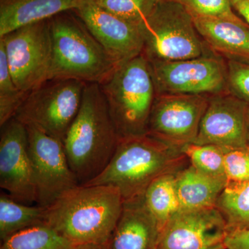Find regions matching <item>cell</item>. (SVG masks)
Listing matches in <instances>:
<instances>
[{
    "label": "cell",
    "mask_w": 249,
    "mask_h": 249,
    "mask_svg": "<svg viewBox=\"0 0 249 249\" xmlns=\"http://www.w3.org/2000/svg\"><path fill=\"white\" fill-rule=\"evenodd\" d=\"M121 138L98 83H87L81 106L62 141L70 168L80 185L106 168Z\"/></svg>",
    "instance_id": "obj_1"
},
{
    "label": "cell",
    "mask_w": 249,
    "mask_h": 249,
    "mask_svg": "<svg viewBox=\"0 0 249 249\" xmlns=\"http://www.w3.org/2000/svg\"><path fill=\"white\" fill-rule=\"evenodd\" d=\"M124 202L115 187L79 185L47 208V224L73 245H107Z\"/></svg>",
    "instance_id": "obj_2"
},
{
    "label": "cell",
    "mask_w": 249,
    "mask_h": 249,
    "mask_svg": "<svg viewBox=\"0 0 249 249\" xmlns=\"http://www.w3.org/2000/svg\"><path fill=\"white\" fill-rule=\"evenodd\" d=\"M189 163L182 150L147 134L121 139L106 168L84 185L115 187L124 201L130 200L143 196L155 178L178 173Z\"/></svg>",
    "instance_id": "obj_3"
},
{
    "label": "cell",
    "mask_w": 249,
    "mask_h": 249,
    "mask_svg": "<svg viewBox=\"0 0 249 249\" xmlns=\"http://www.w3.org/2000/svg\"><path fill=\"white\" fill-rule=\"evenodd\" d=\"M59 15L49 19L53 46L49 80H76L101 84L120 64L81 21Z\"/></svg>",
    "instance_id": "obj_4"
},
{
    "label": "cell",
    "mask_w": 249,
    "mask_h": 249,
    "mask_svg": "<svg viewBox=\"0 0 249 249\" xmlns=\"http://www.w3.org/2000/svg\"><path fill=\"white\" fill-rule=\"evenodd\" d=\"M99 85L121 139L147 134L156 90L145 55L118 65Z\"/></svg>",
    "instance_id": "obj_5"
},
{
    "label": "cell",
    "mask_w": 249,
    "mask_h": 249,
    "mask_svg": "<svg viewBox=\"0 0 249 249\" xmlns=\"http://www.w3.org/2000/svg\"><path fill=\"white\" fill-rule=\"evenodd\" d=\"M148 60L176 61L212 53L196 30L191 14L182 5L159 0L139 25Z\"/></svg>",
    "instance_id": "obj_6"
},
{
    "label": "cell",
    "mask_w": 249,
    "mask_h": 249,
    "mask_svg": "<svg viewBox=\"0 0 249 249\" xmlns=\"http://www.w3.org/2000/svg\"><path fill=\"white\" fill-rule=\"evenodd\" d=\"M86 84L76 80H49L28 93L14 117L62 142L79 111Z\"/></svg>",
    "instance_id": "obj_7"
},
{
    "label": "cell",
    "mask_w": 249,
    "mask_h": 249,
    "mask_svg": "<svg viewBox=\"0 0 249 249\" xmlns=\"http://www.w3.org/2000/svg\"><path fill=\"white\" fill-rule=\"evenodd\" d=\"M0 41L18 89L29 93L50 79L53 46L49 19L16 29Z\"/></svg>",
    "instance_id": "obj_8"
},
{
    "label": "cell",
    "mask_w": 249,
    "mask_h": 249,
    "mask_svg": "<svg viewBox=\"0 0 249 249\" xmlns=\"http://www.w3.org/2000/svg\"><path fill=\"white\" fill-rule=\"evenodd\" d=\"M148 62L156 94L211 96L229 91L227 60L213 52L188 60Z\"/></svg>",
    "instance_id": "obj_9"
},
{
    "label": "cell",
    "mask_w": 249,
    "mask_h": 249,
    "mask_svg": "<svg viewBox=\"0 0 249 249\" xmlns=\"http://www.w3.org/2000/svg\"><path fill=\"white\" fill-rule=\"evenodd\" d=\"M209 96L181 93L156 94L147 125V135L180 150L193 143L209 104Z\"/></svg>",
    "instance_id": "obj_10"
},
{
    "label": "cell",
    "mask_w": 249,
    "mask_h": 249,
    "mask_svg": "<svg viewBox=\"0 0 249 249\" xmlns=\"http://www.w3.org/2000/svg\"><path fill=\"white\" fill-rule=\"evenodd\" d=\"M35 176L36 204L46 209L79 186L70 168L63 143L31 124H25Z\"/></svg>",
    "instance_id": "obj_11"
},
{
    "label": "cell",
    "mask_w": 249,
    "mask_h": 249,
    "mask_svg": "<svg viewBox=\"0 0 249 249\" xmlns=\"http://www.w3.org/2000/svg\"><path fill=\"white\" fill-rule=\"evenodd\" d=\"M229 232L216 206L179 209L162 229L157 249H227Z\"/></svg>",
    "instance_id": "obj_12"
},
{
    "label": "cell",
    "mask_w": 249,
    "mask_h": 249,
    "mask_svg": "<svg viewBox=\"0 0 249 249\" xmlns=\"http://www.w3.org/2000/svg\"><path fill=\"white\" fill-rule=\"evenodd\" d=\"M1 129L0 187L15 200L36 204L35 176L27 127L14 117Z\"/></svg>",
    "instance_id": "obj_13"
},
{
    "label": "cell",
    "mask_w": 249,
    "mask_h": 249,
    "mask_svg": "<svg viewBox=\"0 0 249 249\" xmlns=\"http://www.w3.org/2000/svg\"><path fill=\"white\" fill-rule=\"evenodd\" d=\"M249 106L229 91L211 95L193 143L246 148Z\"/></svg>",
    "instance_id": "obj_14"
},
{
    "label": "cell",
    "mask_w": 249,
    "mask_h": 249,
    "mask_svg": "<svg viewBox=\"0 0 249 249\" xmlns=\"http://www.w3.org/2000/svg\"><path fill=\"white\" fill-rule=\"evenodd\" d=\"M72 11L118 63L143 52V38L139 27L106 11L96 0H76Z\"/></svg>",
    "instance_id": "obj_15"
},
{
    "label": "cell",
    "mask_w": 249,
    "mask_h": 249,
    "mask_svg": "<svg viewBox=\"0 0 249 249\" xmlns=\"http://www.w3.org/2000/svg\"><path fill=\"white\" fill-rule=\"evenodd\" d=\"M161 230L143 196L124 201L108 249H157Z\"/></svg>",
    "instance_id": "obj_16"
},
{
    "label": "cell",
    "mask_w": 249,
    "mask_h": 249,
    "mask_svg": "<svg viewBox=\"0 0 249 249\" xmlns=\"http://www.w3.org/2000/svg\"><path fill=\"white\" fill-rule=\"evenodd\" d=\"M191 16L196 30L213 53L226 60L249 62V27L243 19Z\"/></svg>",
    "instance_id": "obj_17"
},
{
    "label": "cell",
    "mask_w": 249,
    "mask_h": 249,
    "mask_svg": "<svg viewBox=\"0 0 249 249\" xmlns=\"http://www.w3.org/2000/svg\"><path fill=\"white\" fill-rule=\"evenodd\" d=\"M76 0H0V37L72 11Z\"/></svg>",
    "instance_id": "obj_18"
},
{
    "label": "cell",
    "mask_w": 249,
    "mask_h": 249,
    "mask_svg": "<svg viewBox=\"0 0 249 249\" xmlns=\"http://www.w3.org/2000/svg\"><path fill=\"white\" fill-rule=\"evenodd\" d=\"M227 183L200 173L190 163L175 175L180 209L214 207Z\"/></svg>",
    "instance_id": "obj_19"
},
{
    "label": "cell",
    "mask_w": 249,
    "mask_h": 249,
    "mask_svg": "<svg viewBox=\"0 0 249 249\" xmlns=\"http://www.w3.org/2000/svg\"><path fill=\"white\" fill-rule=\"evenodd\" d=\"M47 224V209L36 204H23L6 193L0 196L1 240L29 228Z\"/></svg>",
    "instance_id": "obj_20"
},
{
    "label": "cell",
    "mask_w": 249,
    "mask_h": 249,
    "mask_svg": "<svg viewBox=\"0 0 249 249\" xmlns=\"http://www.w3.org/2000/svg\"><path fill=\"white\" fill-rule=\"evenodd\" d=\"M176 174L160 175L147 186L143 194L147 209L156 218L161 229L180 209L175 185Z\"/></svg>",
    "instance_id": "obj_21"
},
{
    "label": "cell",
    "mask_w": 249,
    "mask_h": 249,
    "mask_svg": "<svg viewBox=\"0 0 249 249\" xmlns=\"http://www.w3.org/2000/svg\"><path fill=\"white\" fill-rule=\"evenodd\" d=\"M215 206L225 218L229 231L249 227V181H228Z\"/></svg>",
    "instance_id": "obj_22"
},
{
    "label": "cell",
    "mask_w": 249,
    "mask_h": 249,
    "mask_svg": "<svg viewBox=\"0 0 249 249\" xmlns=\"http://www.w3.org/2000/svg\"><path fill=\"white\" fill-rule=\"evenodd\" d=\"M73 244L47 224L24 229L1 241L0 249H71Z\"/></svg>",
    "instance_id": "obj_23"
},
{
    "label": "cell",
    "mask_w": 249,
    "mask_h": 249,
    "mask_svg": "<svg viewBox=\"0 0 249 249\" xmlns=\"http://www.w3.org/2000/svg\"><path fill=\"white\" fill-rule=\"evenodd\" d=\"M181 150L198 171L210 178L228 182L224 164L227 150L217 145L191 143Z\"/></svg>",
    "instance_id": "obj_24"
},
{
    "label": "cell",
    "mask_w": 249,
    "mask_h": 249,
    "mask_svg": "<svg viewBox=\"0 0 249 249\" xmlns=\"http://www.w3.org/2000/svg\"><path fill=\"white\" fill-rule=\"evenodd\" d=\"M28 93L18 89L11 76L4 44L0 41V126L14 117Z\"/></svg>",
    "instance_id": "obj_25"
},
{
    "label": "cell",
    "mask_w": 249,
    "mask_h": 249,
    "mask_svg": "<svg viewBox=\"0 0 249 249\" xmlns=\"http://www.w3.org/2000/svg\"><path fill=\"white\" fill-rule=\"evenodd\" d=\"M100 6L114 16L139 27L159 0H96Z\"/></svg>",
    "instance_id": "obj_26"
},
{
    "label": "cell",
    "mask_w": 249,
    "mask_h": 249,
    "mask_svg": "<svg viewBox=\"0 0 249 249\" xmlns=\"http://www.w3.org/2000/svg\"><path fill=\"white\" fill-rule=\"evenodd\" d=\"M184 6L191 14L242 19L232 9L230 0H169Z\"/></svg>",
    "instance_id": "obj_27"
},
{
    "label": "cell",
    "mask_w": 249,
    "mask_h": 249,
    "mask_svg": "<svg viewBox=\"0 0 249 249\" xmlns=\"http://www.w3.org/2000/svg\"><path fill=\"white\" fill-rule=\"evenodd\" d=\"M229 92L249 106V62L227 60Z\"/></svg>",
    "instance_id": "obj_28"
},
{
    "label": "cell",
    "mask_w": 249,
    "mask_h": 249,
    "mask_svg": "<svg viewBox=\"0 0 249 249\" xmlns=\"http://www.w3.org/2000/svg\"><path fill=\"white\" fill-rule=\"evenodd\" d=\"M228 181H249V148L228 150L224 156Z\"/></svg>",
    "instance_id": "obj_29"
},
{
    "label": "cell",
    "mask_w": 249,
    "mask_h": 249,
    "mask_svg": "<svg viewBox=\"0 0 249 249\" xmlns=\"http://www.w3.org/2000/svg\"><path fill=\"white\" fill-rule=\"evenodd\" d=\"M230 249H249V227L235 231L231 237Z\"/></svg>",
    "instance_id": "obj_30"
},
{
    "label": "cell",
    "mask_w": 249,
    "mask_h": 249,
    "mask_svg": "<svg viewBox=\"0 0 249 249\" xmlns=\"http://www.w3.org/2000/svg\"><path fill=\"white\" fill-rule=\"evenodd\" d=\"M232 9L249 27V0H230Z\"/></svg>",
    "instance_id": "obj_31"
},
{
    "label": "cell",
    "mask_w": 249,
    "mask_h": 249,
    "mask_svg": "<svg viewBox=\"0 0 249 249\" xmlns=\"http://www.w3.org/2000/svg\"><path fill=\"white\" fill-rule=\"evenodd\" d=\"M71 249H108V246L98 244H82L73 245Z\"/></svg>",
    "instance_id": "obj_32"
},
{
    "label": "cell",
    "mask_w": 249,
    "mask_h": 249,
    "mask_svg": "<svg viewBox=\"0 0 249 249\" xmlns=\"http://www.w3.org/2000/svg\"><path fill=\"white\" fill-rule=\"evenodd\" d=\"M247 145L249 148V112L248 116V124H247Z\"/></svg>",
    "instance_id": "obj_33"
}]
</instances>
